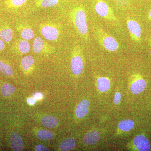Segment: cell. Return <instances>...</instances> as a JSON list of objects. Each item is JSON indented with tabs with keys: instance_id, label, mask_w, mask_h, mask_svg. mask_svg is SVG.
<instances>
[{
	"instance_id": "obj_31",
	"label": "cell",
	"mask_w": 151,
	"mask_h": 151,
	"mask_svg": "<svg viewBox=\"0 0 151 151\" xmlns=\"http://www.w3.org/2000/svg\"><path fill=\"white\" fill-rule=\"evenodd\" d=\"M5 45L4 41L2 39L0 38V50H2L5 48Z\"/></svg>"
},
{
	"instance_id": "obj_17",
	"label": "cell",
	"mask_w": 151,
	"mask_h": 151,
	"mask_svg": "<svg viewBox=\"0 0 151 151\" xmlns=\"http://www.w3.org/2000/svg\"><path fill=\"white\" fill-rule=\"evenodd\" d=\"M35 63V59L33 57L27 55L24 57L21 60V66L23 70L28 72L31 70Z\"/></svg>"
},
{
	"instance_id": "obj_29",
	"label": "cell",
	"mask_w": 151,
	"mask_h": 151,
	"mask_svg": "<svg viewBox=\"0 0 151 151\" xmlns=\"http://www.w3.org/2000/svg\"><path fill=\"white\" fill-rule=\"evenodd\" d=\"M27 103L30 105H33L35 104L36 100L35 98H30L28 99Z\"/></svg>"
},
{
	"instance_id": "obj_20",
	"label": "cell",
	"mask_w": 151,
	"mask_h": 151,
	"mask_svg": "<svg viewBox=\"0 0 151 151\" xmlns=\"http://www.w3.org/2000/svg\"><path fill=\"white\" fill-rule=\"evenodd\" d=\"M58 122L56 118L52 116H45L42 119V124L45 127L48 128H53L56 127Z\"/></svg>"
},
{
	"instance_id": "obj_21",
	"label": "cell",
	"mask_w": 151,
	"mask_h": 151,
	"mask_svg": "<svg viewBox=\"0 0 151 151\" xmlns=\"http://www.w3.org/2000/svg\"><path fill=\"white\" fill-rule=\"evenodd\" d=\"M15 91L14 86L10 84L5 83L1 87V92L5 97H8L11 94H13Z\"/></svg>"
},
{
	"instance_id": "obj_25",
	"label": "cell",
	"mask_w": 151,
	"mask_h": 151,
	"mask_svg": "<svg viewBox=\"0 0 151 151\" xmlns=\"http://www.w3.org/2000/svg\"><path fill=\"white\" fill-rule=\"evenodd\" d=\"M27 0H9L7 4L13 7H18L24 4Z\"/></svg>"
},
{
	"instance_id": "obj_18",
	"label": "cell",
	"mask_w": 151,
	"mask_h": 151,
	"mask_svg": "<svg viewBox=\"0 0 151 151\" xmlns=\"http://www.w3.org/2000/svg\"><path fill=\"white\" fill-rule=\"evenodd\" d=\"M134 127V123L131 119H124L119 122L118 127L120 131L128 132L131 131Z\"/></svg>"
},
{
	"instance_id": "obj_22",
	"label": "cell",
	"mask_w": 151,
	"mask_h": 151,
	"mask_svg": "<svg viewBox=\"0 0 151 151\" xmlns=\"http://www.w3.org/2000/svg\"><path fill=\"white\" fill-rule=\"evenodd\" d=\"M0 71L6 76H11L14 73L13 70L10 65L1 60H0Z\"/></svg>"
},
{
	"instance_id": "obj_9",
	"label": "cell",
	"mask_w": 151,
	"mask_h": 151,
	"mask_svg": "<svg viewBox=\"0 0 151 151\" xmlns=\"http://www.w3.org/2000/svg\"><path fill=\"white\" fill-rule=\"evenodd\" d=\"M17 29L23 39L29 40L34 37V32L29 25L20 24L17 26Z\"/></svg>"
},
{
	"instance_id": "obj_15",
	"label": "cell",
	"mask_w": 151,
	"mask_h": 151,
	"mask_svg": "<svg viewBox=\"0 0 151 151\" xmlns=\"http://www.w3.org/2000/svg\"><path fill=\"white\" fill-rule=\"evenodd\" d=\"M13 35L12 29L8 26H4L0 28V37L7 43L12 41Z\"/></svg>"
},
{
	"instance_id": "obj_2",
	"label": "cell",
	"mask_w": 151,
	"mask_h": 151,
	"mask_svg": "<svg viewBox=\"0 0 151 151\" xmlns=\"http://www.w3.org/2000/svg\"><path fill=\"white\" fill-rule=\"evenodd\" d=\"M95 34L98 43L107 51L113 52L120 48L119 42L116 39L109 35L101 28L95 29Z\"/></svg>"
},
{
	"instance_id": "obj_6",
	"label": "cell",
	"mask_w": 151,
	"mask_h": 151,
	"mask_svg": "<svg viewBox=\"0 0 151 151\" xmlns=\"http://www.w3.org/2000/svg\"><path fill=\"white\" fill-rule=\"evenodd\" d=\"M55 49L39 37H36L33 42V51L35 53H51L54 52Z\"/></svg>"
},
{
	"instance_id": "obj_26",
	"label": "cell",
	"mask_w": 151,
	"mask_h": 151,
	"mask_svg": "<svg viewBox=\"0 0 151 151\" xmlns=\"http://www.w3.org/2000/svg\"><path fill=\"white\" fill-rule=\"evenodd\" d=\"M114 2L119 7L124 8L129 5L128 0H114Z\"/></svg>"
},
{
	"instance_id": "obj_33",
	"label": "cell",
	"mask_w": 151,
	"mask_h": 151,
	"mask_svg": "<svg viewBox=\"0 0 151 151\" xmlns=\"http://www.w3.org/2000/svg\"><path fill=\"white\" fill-rule=\"evenodd\" d=\"M150 55H151V51H150Z\"/></svg>"
},
{
	"instance_id": "obj_19",
	"label": "cell",
	"mask_w": 151,
	"mask_h": 151,
	"mask_svg": "<svg viewBox=\"0 0 151 151\" xmlns=\"http://www.w3.org/2000/svg\"><path fill=\"white\" fill-rule=\"evenodd\" d=\"M76 142L73 138H69L64 140L60 144V149L61 151H70L75 148Z\"/></svg>"
},
{
	"instance_id": "obj_8",
	"label": "cell",
	"mask_w": 151,
	"mask_h": 151,
	"mask_svg": "<svg viewBox=\"0 0 151 151\" xmlns=\"http://www.w3.org/2000/svg\"><path fill=\"white\" fill-rule=\"evenodd\" d=\"M133 144L135 148L138 151L150 150L151 145L150 142L144 135L140 134L136 136L133 140Z\"/></svg>"
},
{
	"instance_id": "obj_14",
	"label": "cell",
	"mask_w": 151,
	"mask_h": 151,
	"mask_svg": "<svg viewBox=\"0 0 151 151\" xmlns=\"http://www.w3.org/2000/svg\"><path fill=\"white\" fill-rule=\"evenodd\" d=\"M100 138L99 132L95 130L90 131L84 136V142L86 145H93L98 142Z\"/></svg>"
},
{
	"instance_id": "obj_16",
	"label": "cell",
	"mask_w": 151,
	"mask_h": 151,
	"mask_svg": "<svg viewBox=\"0 0 151 151\" xmlns=\"http://www.w3.org/2000/svg\"><path fill=\"white\" fill-rule=\"evenodd\" d=\"M97 86L100 92H107L110 88L111 83L109 78L106 77H99L97 79Z\"/></svg>"
},
{
	"instance_id": "obj_32",
	"label": "cell",
	"mask_w": 151,
	"mask_h": 151,
	"mask_svg": "<svg viewBox=\"0 0 151 151\" xmlns=\"http://www.w3.org/2000/svg\"><path fill=\"white\" fill-rule=\"evenodd\" d=\"M149 17L150 18V19H151V10H150V12L149 13Z\"/></svg>"
},
{
	"instance_id": "obj_5",
	"label": "cell",
	"mask_w": 151,
	"mask_h": 151,
	"mask_svg": "<svg viewBox=\"0 0 151 151\" xmlns=\"http://www.w3.org/2000/svg\"><path fill=\"white\" fill-rule=\"evenodd\" d=\"M42 35L47 40L54 41L58 39L60 30L55 25L51 23L42 24L40 26Z\"/></svg>"
},
{
	"instance_id": "obj_27",
	"label": "cell",
	"mask_w": 151,
	"mask_h": 151,
	"mask_svg": "<svg viewBox=\"0 0 151 151\" xmlns=\"http://www.w3.org/2000/svg\"><path fill=\"white\" fill-rule=\"evenodd\" d=\"M121 99H122V94L119 92H117L115 94L114 97V104L116 105H118L120 103Z\"/></svg>"
},
{
	"instance_id": "obj_4",
	"label": "cell",
	"mask_w": 151,
	"mask_h": 151,
	"mask_svg": "<svg viewBox=\"0 0 151 151\" xmlns=\"http://www.w3.org/2000/svg\"><path fill=\"white\" fill-rule=\"evenodd\" d=\"M95 12L101 17L109 21L117 22L115 14L108 5L103 1H98L95 6Z\"/></svg>"
},
{
	"instance_id": "obj_11",
	"label": "cell",
	"mask_w": 151,
	"mask_h": 151,
	"mask_svg": "<svg viewBox=\"0 0 151 151\" xmlns=\"http://www.w3.org/2000/svg\"><path fill=\"white\" fill-rule=\"evenodd\" d=\"M147 86V83L145 80L138 78L133 80L130 86V90L133 94H138L143 92Z\"/></svg>"
},
{
	"instance_id": "obj_12",
	"label": "cell",
	"mask_w": 151,
	"mask_h": 151,
	"mask_svg": "<svg viewBox=\"0 0 151 151\" xmlns=\"http://www.w3.org/2000/svg\"><path fill=\"white\" fill-rule=\"evenodd\" d=\"M11 145L14 151H21L24 149V143L20 135L17 132H13L10 137Z\"/></svg>"
},
{
	"instance_id": "obj_1",
	"label": "cell",
	"mask_w": 151,
	"mask_h": 151,
	"mask_svg": "<svg viewBox=\"0 0 151 151\" xmlns=\"http://www.w3.org/2000/svg\"><path fill=\"white\" fill-rule=\"evenodd\" d=\"M70 18L79 36L86 42L89 41V29L85 10L81 7L76 8L70 12Z\"/></svg>"
},
{
	"instance_id": "obj_3",
	"label": "cell",
	"mask_w": 151,
	"mask_h": 151,
	"mask_svg": "<svg viewBox=\"0 0 151 151\" xmlns=\"http://www.w3.org/2000/svg\"><path fill=\"white\" fill-rule=\"evenodd\" d=\"M84 68V58L82 48L79 45H76L72 48L70 69L73 74L79 76L83 72Z\"/></svg>"
},
{
	"instance_id": "obj_28",
	"label": "cell",
	"mask_w": 151,
	"mask_h": 151,
	"mask_svg": "<svg viewBox=\"0 0 151 151\" xmlns=\"http://www.w3.org/2000/svg\"><path fill=\"white\" fill-rule=\"evenodd\" d=\"M35 150L36 151H49V150L45 146L42 145H37V146H36Z\"/></svg>"
},
{
	"instance_id": "obj_7",
	"label": "cell",
	"mask_w": 151,
	"mask_h": 151,
	"mask_svg": "<svg viewBox=\"0 0 151 151\" xmlns=\"http://www.w3.org/2000/svg\"><path fill=\"white\" fill-rule=\"evenodd\" d=\"M127 25L132 39L135 41L139 40L142 35V28L140 24L134 20L127 18Z\"/></svg>"
},
{
	"instance_id": "obj_23",
	"label": "cell",
	"mask_w": 151,
	"mask_h": 151,
	"mask_svg": "<svg viewBox=\"0 0 151 151\" xmlns=\"http://www.w3.org/2000/svg\"><path fill=\"white\" fill-rule=\"evenodd\" d=\"M59 0H40L37 3L38 6L44 8L54 7L57 4Z\"/></svg>"
},
{
	"instance_id": "obj_34",
	"label": "cell",
	"mask_w": 151,
	"mask_h": 151,
	"mask_svg": "<svg viewBox=\"0 0 151 151\" xmlns=\"http://www.w3.org/2000/svg\"><path fill=\"white\" fill-rule=\"evenodd\" d=\"M0 149H1V145H0Z\"/></svg>"
},
{
	"instance_id": "obj_10",
	"label": "cell",
	"mask_w": 151,
	"mask_h": 151,
	"mask_svg": "<svg viewBox=\"0 0 151 151\" xmlns=\"http://www.w3.org/2000/svg\"><path fill=\"white\" fill-rule=\"evenodd\" d=\"M12 48L19 54H26L30 50V45L28 40L18 39L14 44Z\"/></svg>"
},
{
	"instance_id": "obj_13",
	"label": "cell",
	"mask_w": 151,
	"mask_h": 151,
	"mask_svg": "<svg viewBox=\"0 0 151 151\" xmlns=\"http://www.w3.org/2000/svg\"><path fill=\"white\" fill-rule=\"evenodd\" d=\"M89 102L88 100H83L78 104L76 111V115L78 119L84 118L87 115L89 111Z\"/></svg>"
},
{
	"instance_id": "obj_24",
	"label": "cell",
	"mask_w": 151,
	"mask_h": 151,
	"mask_svg": "<svg viewBox=\"0 0 151 151\" xmlns=\"http://www.w3.org/2000/svg\"><path fill=\"white\" fill-rule=\"evenodd\" d=\"M38 138L42 140H48L53 137L52 132L48 130H41L37 132Z\"/></svg>"
},
{
	"instance_id": "obj_30",
	"label": "cell",
	"mask_w": 151,
	"mask_h": 151,
	"mask_svg": "<svg viewBox=\"0 0 151 151\" xmlns=\"http://www.w3.org/2000/svg\"><path fill=\"white\" fill-rule=\"evenodd\" d=\"M43 97V94H42L40 92H37V93H36L34 94V98H35L37 100H40V99L42 98Z\"/></svg>"
}]
</instances>
